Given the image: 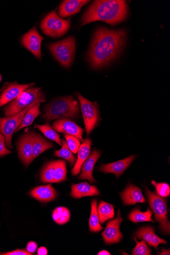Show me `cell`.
<instances>
[{
    "instance_id": "44dd1931",
    "label": "cell",
    "mask_w": 170,
    "mask_h": 255,
    "mask_svg": "<svg viewBox=\"0 0 170 255\" xmlns=\"http://www.w3.org/2000/svg\"><path fill=\"white\" fill-rule=\"evenodd\" d=\"M70 195L75 198L80 199L86 196L100 195V192L95 186L85 182L72 184Z\"/></svg>"
},
{
    "instance_id": "f1b7e54d",
    "label": "cell",
    "mask_w": 170,
    "mask_h": 255,
    "mask_svg": "<svg viewBox=\"0 0 170 255\" xmlns=\"http://www.w3.org/2000/svg\"><path fill=\"white\" fill-rule=\"evenodd\" d=\"M53 219L58 225L66 224L70 219V213L67 208L58 207L53 211Z\"/></svg>"
},
{
    "instance_id": "e575fe53",
    "label": "cell",
    "mask_w": 170,
    "mask_h": 255,
    "mask_svg": "<svg viewBox=\"0 0 170 255\" xmlns=\"http://www.w3.org/2000/svg\"><path fill=\"white\" fill-rule=\"evenodd\" d=\"M5 142V138L4 135L1 132H0V157L7 155L11 152L6 147Z\"/></svg>"
},
{
    "instance_id": "60d3db41",
    "label": "cell",
    "mask_w": 170,
    "mask_h": 255,
    "mask_svg": "<svg viewBox=\"0 0 170 255\" xmlns=\"http://www.w3.org/2000/svg\"><path fill=\"white\" fill-rule=\"evenodd\" d=\"M1 80H2V77H1V75H0V82H1Z\"/></svg>"
},
{
    "instance_id": "7a4b0ae2",
    "label": "cell",
    "mask_w": 170,
    "mask_h": 255,
    "mask_svg": "<svg viewBox=\"0 0 170 255\" xmlns=\"http://www.w3.org/2000/svg\"><path fill=\"white\" fill-rule=\"evenodd\" d=\"M127 1L120 0L94 1L83 14L81 26L95 21H103L115 25L125 20L128 15Z\"/></svg>"
},
{
    "instance_id": "ab89813d",
    "label": "cell",
    "mask_w": 170,
    "mask_h": 255,
    "mask_svg": "<svg viewBox=\"0 0 170 255\" xmlns=\"http://www.w3.org/2000/svg\"><path fill=\"white\" fill-rule=\"evenodd\" d=\"M159 255H170V252L169 250H164L161 252L159 253Z\"/></svg>"
},
{
    "instance_id": "6da1fadb",
    "label": "cell",
    "mask_w": 170,
    "mask_h": 255,
    "mask_svg": "<svg viewBox=\"0 0 170 255\" xmlns=\"http://www.w3.org/2000/svg\"><path fill=\"white\" fill-rule=\"evenodd\" d=\"M127 32L125 30H110L104 27L94 33L88 59L94 68H102L113 60L124 47Z\"/></svg>"
},
{
    "instance_id": "f546056e",
    "label": "cell",
    "mask_w": 170,
    "mask_h": 255,
    "mask_svg": "<svg viewBox=\"0 0 170 255\" xmlns=\"http://www.w3.org/2000/svg\"><path fill=\"white\" fill-rule=\"evenodd\" d=\"M35 127L38 128L48 138L56 142L60 146L62 145L60 135L52 129L49 125H37Z\"/></svg>"
},
{
    "instance_id": "5bb4252c",
    "label": "cell",
    "mask_w": 170,
    "mask_h": 255,
    "mask_svg": "<svg viewBox=\"0 0 170 255\" xmlns=\"http://www.w3.org/2000/svg\"><path fill=\"white\" fill-rule=\"evenodd\" d=\"M19 156L22 163L29 165L32 159V137L31 132L23 134L18 143Z\"/></svg>"
},
{
    "instance_id": "cb8c5ba5",
    "label": "cell",
    "mask_w": 170,
    "mask_h": 255,
    "mask_svg": "<svg viewBox=\"0 0 170 255\" xmlns=\"http://www.w3.org/2000/svg\"><path fill=\"white\" fill-rule=\"evenodd\" d=\"M32 137V159L33 160L45 151L50 149L54 145L45 140L40 135L35 132H31Z\"/></svg>"
},
{
    "instance_id": "ffe728a7",
    "label": "cell",
    "mask_w": 170,
    "mask_h": 255,
    "mask_svg": "<svg viewBox=\"0 0 170 255\" xmlns=\"http://www.w3.org/2000/svg\"><path fill=\"white\" fill-rule=\"evenodd\" d=\"M101 156L100 151L94 150L91 155L84 161L82 167V173L79 178L80 179H87L90 183H94L95 180L93 177V170L94 167Z\"/></svg>"
},
{
    "instance_id": "d6a6232c",
    "label": "cell",
    "mask_w": 170,
    "mask_h": 255,
    "mask_svg": "<svg viewBox=\"0 0 170 255\" xmlns=\"http://www.w3.org/2000/svg\"><path fill=\"white\" fill-rule=\"evenodd\" d=\"M156 189L157 193L160 196L166 198L170 195V187L166 183H157L155 180L152 182Z\"/></svg>"
},
{
    "instance_id": "ba28073f",
    "label": "cell",
    "mask_w": 170,
    "mask_h": 255,
    "mask_svg": "<svg viewBox=\"0 0 170 255\" xmlns=\"http://www.w3.org/2000/svg\"><path fill=\"white\" fill-rule=\"evenodd\" d=\"M45 101L42 100H36L31 105L21 112L11 116V117L0 119V131L4 135L6 146L8 148H11V138L13 133L20 126L26 112L37 104L44 103Z\"/></svg>"
},
{
    "instance_id": "7402d4cb",
    "label": "cell",
    "mask_w": 170,
    "mask_h": 255,
    "mask_svg": "<svg viewBox=\"0 0 170 255\" xmlns=\"http://www.w3.org/2000/svg\"><path fill=\"white\" fill-rule=\"evenodd\" d=\"M30 195L40 202H48L54 200L57 193L52 185L49 184L34 189L31 191Z\"/></svg>"
},
{
    "instance_id": "8fae6325",
    "label": "cell",
    "mask_w": 170,
    "mask_h": 255,
    "mask_svg": "<svg viewBox=\"0 0 170 255\" xmlns=\"http://www.w3.org/2000/svg\"><path fill=\"white\" fill-rule=\"evenodd\" d=\"M123 221V219L119 210L117 218L108 222L105 230L102 234L106 244L118 243L123 240V235L120 231V227Z\"/></svg>"
},
{
    "instance_id": "4fadbf2b",
    "label": "cell",
    "mask_w": 170,
    "mask_h": 255,
    "mask_svg": "<svg viewBox=\"0 0 170 255\" xmlns=\"http://www.w3.org/2000/svg\"><path fill=\"white\" fill-rule=\"evenodd\" d=\"M53 128L57 131L65 133L76 137L79 140L83 142V129L71 121L62 119L56 121L53 125Z\"/></svg>"
},
{
    "instance_id": "d4e9b609",
    "label": "cell",
    "mask_w": 170,
    "mask_h": 255,
    "mask_svg": "<svg viewBox=\"0 0 170 255\" xmlns=\"http://www.w3.org/2000/svg\"><path fill=\"white\" fill-rule=\"evenodd\" d=\"M89 229L92 233H98L103 230L98 213V202L93 199L91 202V213L89 221Z\"/></svg>"
},
{
    "instance_id": "e0dca14e",
    "label": "cell",
    "mask_w": 170,
    "mask_h": 255,
    "mask_svg": "<svg viewBox=\"0 0 170 255\" xmlns=\"http://www.w3.org/2000/svg\"><path fill=\"white\" fill-rule=\"evenodd\" d=\"M136 237L140 240H143L148 244L157 249L161 244H167V242L159 238L155 233V229L151 226H146L140 228L135 233Z\"/></svg>"
},
{
    "instance_id": "d590c367",
    "label": "cell",
    "mask_w": 170,
    "mask_h": 255,
    "mask_svg": "<svg viewBox=\"0 0 170 255\" xmlns=\"http://www.w3.org/2000/svg\"><path fill=\"white\" fill-rule=\"evenodd\" d=\"M0 255H31L32 254L29 253L27 251L24 250L17 249L12 252L7 253H0Z\"/></svg>"
},
{
    "instance_id": "8d00e7d4",
    "label": "cell",
    "mask_w": 170,
    "mask_h": 255,
    "mask_svg": "<svg viewBox=\"0 0 170 255\" xmlns=\"http://www.w3.org/2000/svg\"><path fill=\"white\" fill-rule=\"evenodd\" d=\"M37 248V245L34 242H30L28 243L27 246V251L29 253L32 254L34 253Z\"/></svg>"
},
{
    "instance_id": "4316f807",
    "label": "cell",
    "mask_w": 170,
    "mask_h": 255,
    "mask_svg": "<svg viewBox=\"0 0 170 255\" xmlns=\"http://www.w3.org/2000/svg\"><path fill=\"white\" fill-rule=\"evenodd\" d=\"M98 213L100 223L104 224L106 221L114 218V206L111 204L102 201L98 207Z\"/></svg>"
},
{
    "instance_id": "8992f818",
    "label": "cell",
    "mask_w": 170,
    "mask_h": 255,
    "mask_svg": "<svg viewBox=\"0 0 170 255\" xmlns=\"http://www.w3.org/2000/svg\"><path fill=\"white\" fill-rule=\"evenodd\" d=\"M54 57L64 67L68 68L74 61L76 53V39L73 36L47 45Z\"/></svg>"
},
{
    "instance_id": "484cf974",
    "label": "cell",
    "mask_w": 170,
    "mask_h": 255,
    "mask_svg": "<svg viewBox=\"0 0 170 255\" xmlns=\"http://www.w3.org/2000/svg\"><path fill=\"white\" fill-rule=\"evenodd\" d=\"M40 104L38 103L34 105L26 112L25 116H24L20 126L16 130V132L32 124L35 119L40 114L39 110Z\"/></svg>"
},
{
    "instance_id": "83f0119b",
    "label": "cell",
    "mask_w": 170,
    "mask_h": 255,
    "mask_svg": "<svg viewBox=\"0 0 170 255\" xmlns=\"http://www.w3.org/2000/svg\"><path fill=\"white\" fill-rule=\"evenodd\" d=\"M152 212L148 208L147 212L142 213L140 208L137 207L129 215V220L133 223H137L144 222H154L152 220Z\"/></svg>"
},
{
    "instance_id": "277c9868",
    "label": "cell",
    "mask_w": 170,
    "mask_h": 255,
    "mask_svg": "<svg viewBox=\"0 0 170 255\" xmlns=\"http://www.w3.org/2000/svg\"><path fill=\"white\" fill-rule=\"evenodd\" d=\"M38 100L45 101L40 88L31 87L23 91L15 100L12 101L4 109L7 117L16 115L31 105Z\"/></svg>"
},
{
    "instance_id": "f35d334b",
    "label": "cell",
    "mask_w": 170,
    "mask_h": 255,
    "mask_svg": "<svg viewBox=\"0 0 170 255\" xmlns=\"http://www.w3.org/2000/svg\"><path fill=\"white\" fill-rule=\"evenodd\" d=\"M98 255H110L111 254L109 252L106 250H103L100 251L98 254Z\"/></svg>"
},
{
    "instance_id": "9a60e30c",
    "label": "cell",
    "mask_w": 170,
    "mask_h": 255,
    "mask_svg": "<svg viewBox=\"0 0 170 255\" xmlns=\"http://www.w3.org/2000/svg\"><path fill=\"white\" fill-rule=\"evenodd\" d=\"M34 83L29 84H9L2 92L0 96V107L12 102L17 98L21 93L29 87H32Z\"/></svg>"
},
{
    "instance_id": "30bf717a",
    "label": "cell",
    "mask_w": 170,
    "mask_h": 255,
    "mask_svg": "<svg viewBox=\"0 0 170 255\" xmlns=\"http://www.w3.org/2000/svg\"><path fill=\"white\" fill-rule=\"evenodd\" d=\"M66 163L64 160L50 162L41 173V180L45 183H58L66 179Z\"/></svg>"
},
{
    "instance_id": "5b68a950",
    "label": "cell",
    "mask_w": 170,
    "mask_h": 255,
    "mask_svg": "<svg viewBox=\"0 0 170 255\" xmlns=\"http://www.w3.org/2000/svg\"><path fill=\"white\" fill-rule=\"evenodd\" d=\"M146 195L155 215V218L159 223V229L164 235H170V223L168 219L167 200L145 187Z\"/></svg>"
},
{
    "instance_id": "7c38bea8",
    "label": "cell",
    "mask_w": 170,
    "mask_h": 255,
    "mask_svg": "<svg viewBox=\"0 0 170 255\" xmlns=\"http://www.w3.org/2000/svg\"><path fill=\"white\" fill-rule=\"evenodd\" d=\"M43 40V37L34 27L22 36L21 41L24 47L40 59L41 57V45Z\"/></svg>"
},
{
    "instance_id": "9c48e42d",
    "label": "cell",
    "mask_w": 170,
    "mask_h": 255,
    "mask_svg": "<svg viewBox=\"0 0 170 255\" xmlns=\"http://www.w3.org/2000/svg\"><path fill=\"white\" fill-rule=\"evenodd\" d=\"M77 96L81 104L86 130L88 135L98 125L99 119L98 105L96 103L87 100L78 93H77Z\"/></svg>"
},
{
    "instance_id": "74e56055",
    "label": "cell",
    "mask_w": 170,
    "mask_h": 255,
    "mask_svg": "<svg viewBox=\"0 0 170 255\" xmlns=\"http://www.w3.org/2000/svg\"><path fill=\"white\" fill-rule=\"evenodd\" d=\"M47 253L46 248L43 247H40L37 251V254L38 255H46Z\"/></svg>"
},
{
    "instance_id": "2e32d148",
    "label": "cell",
    "mask_w": 170,
    "mask_h": 255,
    "mask_svg": "<svg viewBox=\"0 0 170 255\" xmlns=\"http://www.w3.org/2000/svg\"><path fill=\"white\" fill-rule=\"evenodd\" d=\"M136 157V155H131L112 163L104 164L100 167V171L105 173H113L119 178L129 168Z\"/></svg>"
},
{
    "instance_id": "3957f363",
    "label": "cell",
    "mask_w": 170,
    "mask_h": 255,
    "mask_svg": "<svg viewBox=\"0 0 170 255\" xmlns=\"http://www.w3.org/2000/svg\"><path fill=\"white\" fill-rule=\"evenodd\" d=\"M79 105L71 96L60 98L48 104L42 118L46 121L59 119H77L79 116Z\"/></svg>"
},
{
    "instance_id": "836d02e7",
    "label": "cell",
    "mask_w": 170,
    "mask_h": 255,
    "mask_svg": "<svg viewBox=\"0 0 170 255\" xmlns=\"http://www.w3.org/2000/svg\"><path fill=\"white\" fill-rule=\"evenodd\" d=\"M64 137L70 150L76 154L80 146V141L76 137L67 134H64Z\"/></svg>"
},
{
    "instance_id": "4dcf8cb0",
    "label": "cell",
    "mask_w": 170,
    "mask_h": 255,
    "mask_svg": "<svg viewBox=\"0 0 170 255\" xmlns=\"http://www.w3.org/2000/svg\"><path fill=\"white\" fill-rule=\"evenodd\" d=\"M62 148L59 150L55 151L54 155L56 156L60 157L66 159L69 162L71 166H72L75 163V156L70 150L67 146L66 142H65V141L64 140H62Z\"/></svg>"
},
{
    "instance_id": "d6986e66",
    "label": "cell",
    "mask_w": 170,
    "mask_h": 255,
    "mask_svg": "<svg viewBox=\"0 0 170 255\" xmlns=\"http://www.w3.org/2000/svg\"><path fill=\"white\" fill-rule=\"evenodd\" d=\"M89 1L86 0H66L61 4L58 14L62 17H67L79 13L82 7Z\"/></svg>"
},
{
    "instance_id": "ac0fdd59",
    "label": "cell",
    "mask_w": 170,
    "mask_h": 255,
    "mask_svg": "<svg viewBox=\"0 0 170 255\" xmlns=\"http://www.w3.org/2000/svg\"><path fill=\"white\" fill-rule=\"evenodd\" d=\"M125 205H132L137 203H145L146 200L141 190L133 184H129L125 191L120 194Z\"/></svg>"
},
{
    "instance_id": "1f68e13d",
    "label": "cell",
    "mask_w": 170,
    "mask_h": 255,
    "mask_svg": "<svg viewBox=\"0 0 170 255\" xmlns=\"http://www.w3.org/2000/svg\"><path fill=\"white\" fill-rule=\"evenodd\" d=\"M137 243L136 247L134 249L132 254L134 255H152V251L147 245V243L144 240L138 242L135 238Z\"/></svg>"
},
{
    "instance_id": "52a82bcc",
    "label": "cell",
    "mask_w": 170,
    "mask_h": 255,
    "mask_svg": "<svg viewBox=\"0 0 170 255\" xmlns=\"http://www.w3.org/2000/svg\"><path fill=\"white\" fill-rule=\"evenodd\" d=\"M70 26V19H64L59 17L56 11L48 13L42 20L40 28L47 36L60 37L63 36Z\"/></svg>"
},
{
    "instance_id": "603a6c76",
    "label": "cell",
    "mask_w": 170,
    "mask_h": 255,
    "mask_svg": "<svg viewBox=\"0 0 170 255\" xmlns=\"http://www.w3.org/2000/svg\"><path fill=\"white\" fill-rule=\"evenodd\" d=\"M92 142L90 139H86L85 142L80 146L78 151V160L77 163L71 171L73 176H76L80 173L81 167L84 161L88 158L91 152Z\"/></svg>"
}]
</instances>
